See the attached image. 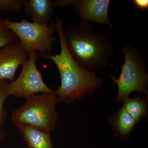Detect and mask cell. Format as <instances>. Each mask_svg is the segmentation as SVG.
<instances>
[{
    "instance_id": "6da1fadb",
    "label": "cell",
    "mask_w": 148,
    "mask_h": 148,
    "mask_svg": "<svg viewBox=\"0 0 148 148\" xmlns=\"http://www.w3.org/2000/svg\"><path fill=\"white\" fill-rule=\"evenodd\" d=\"M56 32L61 45V52L45 58L53 61L58 69L61 85L56 90L58 103L70 104L76 100H82L103 85V79L79 66L68 50L64 36V21L58 18L55 23Z\"/></svg>"
},
{
    "instance_id": "7a4b0ae2",
    "label": "cell",
    "mask_w": 148,
    "mask_h": 148,
    "mask_svg": "<svg viewBox=\"0 0 148 148\" xmlns=\"http://www.w3.org/2000/svg\"><path fill=\"white\" fill-rule=\"evenodd\" d=\"M65 42L72 57L90 73L110 62L114 46L110 37L96 31L88 21H81L64 30Z\"/></svg>"
},
{
    "instance_id": "3957f363",
    "label": "cell",
    "mask_w": 148,
    "mask_h": 148,
    "mask_svg": "<svg viewBox=\"0 0 148 148\" xmlns=\"http://www.w3.org/2000/svg\"><path fill=\"white\" fill-rule=\"evenodd\" d=\"M12 112L11 119L16 126L25 124L44 132H50L57 125L58 103L56 91L35 94Z\"/></svg>"
},
{
    "instance_id": "277c9868",
    "label": "cell",
    "mask_w": 148,
    "mask_h": 148,
    "mask_svg": "<svg viewBox=\"0 0 148 148\" xmlns=\"http://www.w3.org/2000/svg\"><path fill=\"white\" fill-rule=\"evenodd\" d=\"M125 56L124 64L118 79L110 75L112 81L118 88L115 101H123L129 97L132 92L148 93V75L142 53L137 47L129 42H125L121 46Z\"/></svg>"
},
{
    "instance_id": "5b68a950",
    "label": "cell",
    "mask_w": 148,
    "mask_h": 148,
    "mask_svg": "<svg viewBox=\"0 0 148 148\" xmlns=\"http://www.w3.org/2000/svg\"><path fill=\"white\" fill-rule=\"evenodd\" d=\"M4 22L16 35L29 56L33 52L38 53L43 58L51 55L52 44L58 39L54 36L56 32L55 23L38 24L24 18L20 21L5 18Z\"/></svg>"
},
{
    "instance_id": "8992f818",
    "label": "cell",
    "mask_w": 148,
    "mask_h": 148,
    "mask_svg": "<svg viewBox=\"0 0 148 148\" xmlns=\"http://www.w3.org/2000/svg\"><path fill=\"white\" fill-rule=\"evenodd\" d=\"M38 53L32 52L21 65V71L18 77L9 83L7 88L8 96L25 99L38 93L52 92L48 86L37 66Z\"/></svg>"
},
{
    "instance_id": "52a82bcc",
    "label": "cell",
    "mask_w": 148,
    "mask_h": 148,
    "mask_svg": "<svg viewBox=\"0 0 148 148\" xmlns=\"http://www.w3.org/2000/svg\"><path fill=\"white\" fill-rule=\"evenodd\" d=\"M18 41L0 48V80L13 81L18 67L29 58Z\"/></svg>"
},
{
    "instance_id": "ba28073f",
    "label": "cell",
    "mask_w": 148,
    "mask_h": 148,
    "mask_svg": "<svg viewBox=\"0 0 148 148\" xmlns=\"http://www.w3.org/2000/svg\"><path fill=\"white\" fill-rule=\"evenodd\" d=\"M109 0H73L72 7L81 21L111 25Z\"/></svg>"
},
{
    "instance_id": "9c48e42d",
    "label": "cell",
    "mask_w": 148,
    "mask_h": 148,
    "mask_svg": "<svg viewBox=\"0 0 148 148\" xmlns=\"http://www.w3.org/2000/svg\"><path fill=\"white\" fill-rule=\"evenodd\" d=\"M24 8L33 22L40 24L49 23L55 8L51 0H26Z\"/></svg>"
},
{
    "instance_id": "30bf717a",
    "label": "cell",
    "mask_w": 148,
    "mask_h": 148,
    "mask_svg": "<svg viewBox=\"0 0 148 148\" xmlns=\"http://www.w3.org/2000/svg\"><path fill=\"white\" fill-rule=\"evenodd\" d=\"M27 148H53L50 132L27 125H17Z\"/></svg>"
},
{
    "instance_id": "8fae6325",
    "label": "cell",
    "mask_w": 148,
    "mask_h": 148,
    "mask_svg": "<svg viewBox=\"0 0 148 148\" xmlns=\"http://www.w3.org/2000/svg\"><path fill=\"white\" fill-rule=\"evenodd\" d=\"M110 121L115 136L125 140L129 138L137 123L123 107L110 118Z\"/></svg>"
},
{
    "instance_id": "7c38bea8",
    "label": "cell",
    "mask_w": 148,
    "mask_h": 148,
    "mask_svg": "<svg viewBox=\"0 0 148 148\" xmlns=\"http://www.w3.org/2000/svg\"><path fill=\"white\" fill-rule=\"evenodd\" d=\"M125 110L135 120L136 123L145 117L147 114V100L142 99L138 97L126 98L123 101Z\"/></svg>"
},
{
    "instance_id": "4fadbf2b",
    "label": "cell",
    "mask_w": 148,
    "mask_h": 148,
    "mask_svg": "<svg viewBox=\"0 0 148 148\" xmlns=\"http://www.w3.org/2000/svg\"><path fill=\"white\" fill-rule=\"evenodd\" d=\"M9 83L8 80H0V142L3 140L5 136L3 125L8 114L4 108V105L6 99L9 96L7 93Z\"/></svg>"
},
{
    "instance_id": "5bb4252c",
    "label": "cell",
    "mask_w": 148,
    "mask_h": 148,
    "mask_svg": "<svg viewBox=\"0 0 148 148\" xmlns=\"http://www.w3.org/2000/svg\"><path fill=\"white\" fill-rule=\"evenodd\" d=\"M18 41L16 35L5 24L0 13V48Z\"/></svg>"
},
{
    "instance_id": "9a60e30c",
    "label": "cell",
    "mask_w": 148,
    "mask_h": 148,
    "mask_svg": "<svg viewBox=\"0 0 148 148\" xmlns=\"http://www.w3.org/2000/svg\"><path fill=\"white\" fill-rule=\"evenodd\" d=\"M26 0H0V12H18Z\"/></svg>"
},
{
    "instance_id": "2e32d148",
    "label": "cell",
    "mask_w": 148,
    "mask_h": 148,
    "mask_svg": "<svg viewBox=\"0 0 148 148\" xmlns=\"http://www.w3.org/2000/svg\"><path fill=\"white\" fill-rule=\"evenodd\" d=\"M73 0H56L53 3L54 8L56 7L63 8L71 5Z\"/></svg>"
},
{
    "instance_id": "e0dca14e",
    "label": "cell",
    "mask_w": 148,
    "mask_h": 148,
    "mask_svg": "<svg viewBox=\"0 0 148 148\" xmlns=\"http://www.w3.org/2000/svg\"><path fill=\"white\" fill-rule=\"evenodd\" d=\"M133 3L138 8L142 9H147L148 8V0H134Z\"/></svg>"
}]
</instances>
